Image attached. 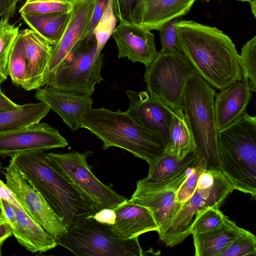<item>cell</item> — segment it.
Returning a JSON list of instances; mask_svg holds the SVG:
<instances>
[{"label": "cell", "mask_w": 256, "mask_h": 256, "mask_svg": "<svg viewBox=\"0 0 256 256\" xmlns=\"http://www.w3.org/2000/svg\"><path fill=\"white\" fill-rule=\"evenodd\" d=\"M244 228L226 216L220 226L212 230L192 234L196 256H219Z\"/></svg>", "instance_id": "obj_23"}, {"label": "cell", "mask_w": 256, "mask_h": 256, "mask_svg": "<svg viewBox=\"0 0 256 256\" xmlns=\"http://www.w3.org/2000/svg\"><path fill=\"white\" fill-rule=\"evenodd\" d=\"M208 168L206 162L196 158L194 169L176 191V202L182 206L193 195L197 187V182L200 174Z\"/></svg>", "instance_id": "obj_35"}, {"label": "cell", "mask_w": 256, "mask_h": 256, "mask_svg": "<svg viewBox=\"0 0 256 256\" xmlns=\"http://www.w3.org/2000/svg\"><path fill=\"white\" fill-rule=\"evenodd\" d=\"M176 34L177 50L213 88L220 90L242 80L240 54L231 38L221 30L182 20L176 24Z\"/></svg>", "instance_id": "obj_1"}, {"label": "cell", "mask_w": 256, "mask_h": 256, "mask_svg": "<svg viewBox=\"0 0 256 256\" xmlns=\"http://www.w3.org/2000/svg\"><path fill=\"white\" fill-rule=\"evenodd\" d=\"M0 206L8 224L12 229L16 223V214L14 205L0 198Z\"/></svg>", "instance_id": "obj_41"}, {"label": "cell", "mask_w": 256, "mask_h": 256, "mask_svg": "<svg viewBox=\"0 0 256 256\" xmlns=\"http://www.w3.org/2000/svg\"><path fill=\"white\" fill-rule=\"evenodd\" d=\"M240 0V1H242V2H248V0Z\"/></svg>", "instance_id": "obj_48"}, {"label": "cell", "mask_w": 256, "mask_h": 256, "mask_svg": "<svg viewBox=\"0 0 256 256\" xmlns=\"http://www.w3.org/2000/svg\"><path fill=\"white\" fill-rule=\"evenodd\" d=\"M92 152L84 153H46L49 160L92 201L98 212L104 208L114 209L127 198L106 185L93 174L87 158Z\"/></svg>", "instance_id": "obj_9"}, {"label": "cell", "mask_w": 256, "mask_h": 256, "mask_svg": "<svg viewBox=\"0 0 256 256\" xmlns=\"http://www.w3.org/2000/svg\"><path fill=\"white\" fill-rule=\"evenodd\" d=\"M4 169L6 184L23 210L55 242L66 233L68 230L66 226L20 172L10 163Z\"/></svg>", "instance_id": "obj_11"}, {"label": "cell", "mask_w": 256, "mask_h": 256, "mask_svg": "<svg viewBox=\"0 0 256 256\" xmlns=\"http://www.w3.org/2000/svg\"><path fill=\"white\" fill-rule=\"evenodd\" d=\"M34 96L60 116L74 132L81 128L83 118L94 104L93 100L88 96L60 90L50 86L37 89Z\"/></svg>", "instance_id": "obj_15"}, {"label": "cell", "mask_w": 256, "mask_h": 256, "mask_svg": "<svg viewBox=\"0 0 256 256\" xmlns=\"http://www.w3.org/2000/svg\"><path fill=\"white\" fill-rule=\"evenodd\" d=\"M252 92L242 80L235 82L216 93L214 110L218 131L228 126L246 111Z\"/></svg>", "instance_id": "obj_19"}, {"label": "cell", "mask_w": 256, "mask_h": 256, "mask_svg": "<svg viewBox=\"0 0 256 256\" xmlns=\"http://www.w3.org/2000/svg\"><path fill=\"white\" fill-rule=\"evenodd\" d=\"M240 65L242 80L251 92L256 91V36H254L242 48Z\"/></svg>", "instance_id": "obj_29"}, {"label": "cell", "mask_w": 256, "mask_h": 256, "mask_svg": "<svg viewBox=\"0 0 256 256\" xmlns=\"http://www.w3.org/2000/svg\"><path fill=\"white\" fill-rule=\"evenodd\" d=\"M196 156L192 153L182 160L176 156L163 152L149 166L148 176L141 180L146 183H158L169 181L182 173L194 163Z\"/></svg>", "instance_id": "obj_26"}, {"label": "cell", "mask_w": 256, "mask_h": 256, "mask_svg": "<svg viewBox=\"0 0 256 256\" xmlns=\"http://www.w3.org/2000/svg\"><path fill=\"white\" fill-rule=\"evenodd\" d=\"M18 33L19 26L10 23L9 18H0V72L6 78L9 54Z\"/></svg>", "instance_id": "obj_30"}, {"label": "cell", "mask_w": 256, "mask_h": 256, "mask_svg": "<svg viewBox=\"0 0 256 256\" xmlns=\"http://www.w3.org/2000/svg\"><path fill=\"white\" fill-rule=\"evenodd\" d=\"M218 170L234 189L256 198V117L244 111L218 132Z\"/></svg>", "instance_id": "obj_4"}, {"label": "cell", "mask_w": 256, "mask_h": 256, "mask_svg": "<svg viewBox=\"0 0 256 256\" xmlns=\"http://www.w3.org/2000/svg\"><path fill=\"white\" fill-rule=\"evenodd\" d=\"M12 235V228L8 222L0 226V256L2 255V247L4 242Z\"/></svg>", "instance_id": "obj_43"}, {"label": "cell", "mask_w": 256, "mask_h": 256, "mask_svg": "<svg viewBox=\"0 0 256 256\" xmlns=\"http://www.w3.org/2000/svg\"><path fill=\"white\" fill-rule=\"evenodd\" d=\"M75 0H26L19 10L20 14H48L69 12Z\"/></svg>", "instance_id": "obj_31"}, {"label": "cell", "mask_w": 256, "mask_h": 256, "mask_svg": "<svg viewBox=\"0 0 256 256\" xmlns=\"http://www.w3.org/2000/svg\"><path fill=\"white\" fill-rule=\"evenodd\" d=\"M20 106V105L13 102L3 93L0 86V110L13 109Z\"/></svg>", "instance_id": "obj_44"}, {"label": "cell", "mask_w": 256, "mask_h": 256, "mask_svg": "<svg viewBox=\"0 0 256 256\" xmlns=\"http://www.w3.org/2000/svg\"><path fill=\"white\" fill-rule=\"evenodd\" d=\"M21 32L28 62L27 90H37L46 85V74L52 46L33 30L26 29Z\"/></svg>", "instance_id": "obj_21"}, {"label": "cell", "mask_w": 256, "mask_h": 256, "mask_svg": "<svg viewBox=\"0 0 256 256\" xmlns=\"http://www.w3.org/2000/svg\"><path fill=\"white\" fill-rule=\"evenodd\" d=\"M196 146L182 109L172 111L164 152L182 160L194 152Z\"/></svg>", "instance_id": "obj_24"}, {"label": "cell", "mask_w": 256, "mask_h": 256, "mask_svg": "<svg viewBox=\"0 0 256 256\" xmlns=\"http://www.w3.org/2000/svg\"><path fill=\"white\" fill-rule=\"evenodd\" d=\"M118 20L113 9L112 0H109L106 8L94 31V35L97 42L98 46L101 50L116 28Z\"/></svg>", "instance_id": "obj_34"}, {"label": "cell", "mask_w": 256, "mask_h": 256, "mask_svg": "<svg viewBox=\"0 0 256 256\" xmlns=\"http://www.w3.org/2000/svg\"><path fill=\"white\" fill-rule=\"evenodd\" d=\"M81 128L87 129L110 147L124 149L148 164L164 152L166 141L160 135L138 123L126 112H113L104 108H90L82 120Z\"/></svg>", "instance_id": "obj_3"}, {"label": "cell", "mask_w": 256, "mask_h": 256, "mask_svg": "<svg viewBox=\"0 0 256 256\" xmlns=\"http://www.w3.org/2000/svg\"><path fill=\"white\" fill-rule=\"evenodd\" d=\"M184 180L158 188H148L136 185L130 202L148 208L158 227L160 234L170 225L182 205L176 200V191Z\"/></svg>", "instance_id": "obj_17"}, {"label": "cell", "mask_w": 256, "mask_h": 256, "mask_svg": "<svg viewBox=\"0 0 256 256\" xmlns=\"http://www.w3.org/2000/svg\"><path fill=\"white\" fill-rule=\"evenodd\" d=\"M144 74L146 91L172 111L182 109V97L190 78L196 74L184 54L177 50L158 52Z\"/></svg>", "instance_id": "obj_8"}, {"label": "cell", "mask_w": 256, "mask_h": 256, "mask_svg": "<svg viewBox=\"0 0 256 256\" xmlns=\"http://www.w3.org/2000/svg\"><path fill=\"white\" fill-rule=\"evenodd\" d=\"M16 223L12 229V236L26 250L32 253H42L56 246L57 244L22 208L14 206Z\"/></svg>", "instance_id": "obj_22"}, {"label": "cell", "mask_w": 256, "mask_h": 256, "mask_svg": "<svg viewBox=\"0 0 256 256\" xmlns=\"http://www.w3.org/2000/svg\"><path fill=\"white\" fill-rule=\"evenodd\" d=\"M182 20V16L174 18L166 23L158 30L162 51L177 50L176 40L177 38L176 24Z\"/></svg>", "instance_id": "obj_37"}, {"label": "cell", "mask_w": 256, "mask_h": 256, "mask_svg": "<svg viewBox=\"0 0 256 256\" xmlns=\"http://www.w3.org/2000/svg\"><path fill=\"white\" fill-rule=\"evenodd\" d=\"M0 198L22 208L10 189L1 180H0Z\"/></svg>", "instance_id": "obj_42"}, {"label": "cell", "mask_w": 256, "mask_h": 256, "mask_svg": "<svg viewBox=\"0 0 256 256\" xmlns=\"http://www.w3.org/2000/svg\"><path fill=\"white\" fill-rule=\"evenodd\" d=\"M10 163L43 196L68 229L97 212L92 200L49 160L44 150L16 154Z\"/></svg>", "instance_id": "obj_2"}, {"label": "cell", "mask_w": 256, "mask_h": 256, "mask_svg": "<svg viewBox=\"0 0 256 256\" xmlns=\"http://www.w3.org/2000/svg\"><path fill=\"white\" fill-rule=\"evenodd\" d=\"M216 93L202 78L194 74L185 87L182 110L196 146V159L206 161L208 168H218V131L214 105Z\"/></svg>", "instance_id": "obj_5"}, {"label": "cell", "mask_w": 256, "mask_h": 256, "mask_svg": "<svg viewBox=\"0 0 256 256\" xmlns=\"http://www.w3.org/2000/svg\"><path fill=\"white\" fill-rule=\"evenodd\" d=\"M68 146L66 140L58 130L45 122L0 134V156L3 158Z\"/></svg>", "instance_id": "obj_12"}, {"label": "cell", "mask_w": 256, "mask_h": 256, "mask_svg": "<svg viewBox=\"0 0 256 256\" xmlns=\"http://www.w3.org/2000/svg\"><path fill=\"white\" fill-rule=\"evenodd\" d=\"M206 0V1H208L209 0Z\"/></svg>", "instance_id": "obj_51"}, {"label": "cell", "mask_w": 256, "mask_h": 256, "mask_svg": "<svg viewBox=\"0 0 256 256\" xmlns=\"http://www.w3.org/2000/svg\"><path fill=\"white\" fill-rule=\"evenodd\" d=\"M248 2L250 3L252 12L256 18V0H248Z\"/></svg>", "instance_id": "obj_45"}, {"label": "cell", "mask_w": 256, "mask_h": 256, "mask_svg": "<svg viewBox=\"0 0 256 256\" xmlns=\"http://www.w3.org/2000/svg\"><path fill=\"white\" fill-rule=\"evenodd\" d=\"M109 0H98L95 5L86 38L94 36V31L100 20Z\"/></svg>", "instance_id": "obj_38"}, {"label": "cell", "mask_w": 256, "mask_h": 256, "mask_svg": "<svg viewBox=\"0 0 256 256\" xmlns=\"http://www.w3.org/2000/svg\"><path fill=\"white\" fill-rule=\"evenodd\" d=\"M8 75L12 82L27 90L28 62L21 31L19 32L11 48L8 56Z\"/></svg>", "instance_id": "obj_28"}, {"label": "cell", "mask_w": 256, "mask_h": 256, "mask_svg": "<svg viewBox=\"0 0 256 256\" xmlns=\"http://www.w3.org/2000/svg\"><path fill=\"white\" fill-rule=\"evenodd\" d=\"M196 0H144L134 24L158 30L170 20L188 14Z\"/></svg>", "instance_id": "obj_20"}, {"label": "cell", "mask_w": 256, "mask_h": 256, "mask_svg": "<svg viewBox=\"0 0 256 256\" xmlns=\"http://www.w3.org/2000/svg\"><path fill=\"white\" fill-rule=\"evenodd\" d=\"M102 51L94 35L86 37L72 50L46 85L91 97L96 85L103 80Z\"/></svg>", "instance_id": "obj_7"}, {"label": "cell", "mask_w": 256, "mask_h": 256, "mask_svg": "<svg viewBox=\"0 0 256 256\" xmlns=\"http://www.w3.org/2000/svg\"><path fill=\"white\" fill-rule=\"evenodd\" d=\"M21 0H0V18H10L16 14V4Z\"/></svg>", "instance_id": "obj_40"}, {"label": "cell", "mask_w": 256, "mask_h": 256, "mask_svg": "<svg viewBox=\"0 0 256 256\" xmlns=\"http://www.w3.org/2000/svg\"><path fill=\"white\" fill-rule=\"evenodd\" d=\"M114 210L115 222L108 226L120 239L138 238L142 234L159 230L151 212L144 206L128 202V198Z\"/></svg>", "instance_id": "obj_18"}, {"label": "cell", "mask_w": 256, "mask_h": 256, "mask_svg": "<svg viewBox=\"0 0 256 256\" xmlns=\"http://www.w3.org/2000/svg\"><path fill=\"white\" fill-rule=\"evenodd\" d=\"M92 216L96 221L108 226L114 224L116 218L114 209L110 208L99 210Z\"/></svg>", "instance_id": "obj_39"}, {"label": "cell", "mask_w": 256, "mask_h": 256, "mask_svg": "<svg viewBox=\"0 0 256 256\" xmlns=\"http://www.w3.org/2000/svg\"><path fill=\"white\" fill-rule=\"evenodd\" d=\"M2 164H1V162H0V170L2 169Z\"/></svg>", "instance_id": "obj_49"}, {"label": "cell", "mask_w": 256, "mask_h": 256, "mask_svg": "<svg viewBox=\"0 0 256 256\" xmlns=\"http://www.w3.org/2000/svg\"><path fill=\"white\" fill-rule=\"evenodd\" d=\"M56 242L77 256H144L151 252L143 250L138 238L120 239L92 216L68 229Z\"/></svg>", "instance_id": "obj_6"}, {"label": "cell", "mask_w": 256, "mask_h": 256, "mask_svg": "<svg viewBox=\"0 0 256 256\" xmlns=\"http://www.w3.org/2000/svg\"><path fill=\"white\" fill-rule=\"evenodd\" d=\"M69 12L20 14L24 22L52 46L60 40L68 21Z\"/></svg>", "instance_id": "obj_27"}, {"label": "cell", "mask_w": 256, "mask_h": 256, "mask_svg": "<svg viewBox=\"0 0 256 256\" xmlns=\"http://www.w3.org/2000/svg\"><path fill=\"white\" fill-rule=\"evenodd\" d=\"M234 190L230 182L220 171L211 186H197L193 195L182 206L168 227L158 234L160 240L170 247L181 244L191 234V226L197 212L208 206L220 207Z\"/></svg>", "instance_id": "obj_10"}, {"label": "cell", "mask_w": 256, "mask_h": 256, "mask_svg": "<svg viewBox=\"0 0 256 256\" xmlns=\"http://www.w3.org/2000/svg\"><path fill=\"white\" fill-rule=\"evenodd\" d=\"M98 0H75L64 30L52 46L46 74V84L76 46L88 34Z\"/></svg>", "instance_id": "obj_13"}, {"label": "cell", "mask_w": 256, "mask_h": 256, "mask_svg": "<svg viewBox=\"0 0 256 256\" xmlns=\"http://www.w3.org/2000/svg\"><path fill=\"white\" fill-rule=\"evenodd\" d=\"M256 256V238L250 232L243 229L219 256Z\"/></svg>", "instance_id": "obj_33"}, {"label": "cell", "mask_w": 256, "mask_h": 256, "mask_svg": "<svg viewBox=\"0 0 256 256\" xmlns=\"http://www.w3.org/2000/svg\"><path fill=\"white\" fill-rule=\"evenodd\" d=\"M219 208L220 206H214L198 212L191 226V234L208 232L222 224L226 216Z\"/></svg>", "instance_id": "obj_32"}, {"label": "cell", "mask_w": 256, "mask_h": 256, "mask_svg": "<svg viewBox=\"0 0 256 256\" xmlns=\"http://www.w3.org/2000/svg\"><path fill=\"white\" fill-rule=\"evenodd\" d=\"M115 16L120 22L134 24L144 0H112Z\"/></svg>", "instance_id": "obj_36"}, {"label": "cell", "mask_w": 256, "mask_h": 256, "mask_svg": "<svg viewBox=\"0 0 256 256\" xmlns=\"http://www.w3.org/2000/svg\"><path fill=\"white\" fill-rule=\"evenodd\" d=\"M126 93L129 100L126 112L138 123L158 134L167 142L172 111L146 90H128Z\"/></svg>", "instance_id": "obj_14"}, {"label": "cell", "mask_w": 256, "mask_h": 256, "mask_svg": "<svg viewBox=\"0 0 256 256\" xmlns=\"http://www.w3.org/2000/svg\"><path fill=\"white\" fill-rule=\"evenodd\" d=\"M112 36L118 48V58H127L133 63L139 62L146 68L157 56L154 35L141 26L120 22Z\"/></svg>", "instance_id": "obj_16"}, {"label": "cell", "mask_w": 256, "mask_h": 256, "mask_svg": "<svg viewBox=\"0 0 256 256\" xmlns=\"http://www.w3.org/2000/svg\"><path fill=\"white\" fill-rule=\"evenodd\" d=\"M7 222H8V221H7L4 214H3L2 212H0V226L4 223H6Z\"/></svg>", "instance_id": "obj_46"}, {"label": "cell", "mask_w": 256, "mask_h": 256, "mask_svg": "<svg viewBox=\"0 0 256 256\" xmlns=\"http://www.w3.org/2000/svg\"><path fill=\"white\" fill-rule=\"evenodd\" d=\"M6 80V78L0 72V86L2 84V83L4 82Z\"/></svg>", "instance_id": "obj_47"}, {"label": "cell", "mask_w": 256, "mask_h": 256, "mask_svg": "<svg viewBox=\"0 0 256 256\" xmlns=\"http://www.w3.org/2000/svg\"><path fill=\"white\" fill-rule=\"evenodd\" d=\"M0 212H2V209H1V207H0Z\"/></svg>", "instance_id": "obj_50"}, {"label": "cell", "mask_w": 256, "mask_h": 256, "mask_svg": "<svg viewBox=\"0 0 256 256\" xmlns=\"http://www.w3.org/2000/svg\"><path fill=\"white\" fill-rule=\"evenodd\" d=\"M50 110L49 106L40 102L0 110V134L38 123Z\"/></svg>", "instance_id": "obj_25"}]
</instances>
